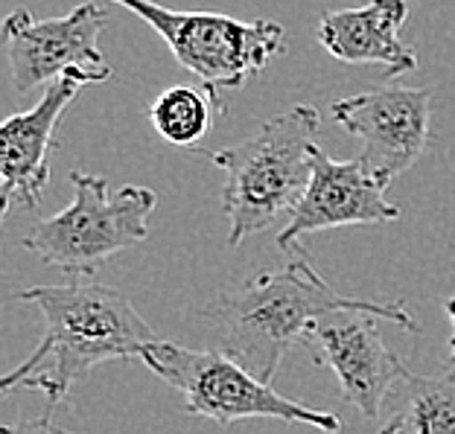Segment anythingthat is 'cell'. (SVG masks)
Instances as JSON below:
<instances>
[{
  "instance_id": "1",
  "label": "cell",
  "mask_w": 455,
  "mask_h": 434,
  "mask_svg": "<svg viewBox=\"0 0 455 434\" xmlns=\"http://www.w3.org/2000/svg\"><path fill=\"white\" fill-rule=\"evenodd\" d=\"M339 309L374 312L406 333H420L415 315L400 301H365L341 295L318 274L309 256H298L277 272H260L216 292L202 309V321L222 353L243 361L263 382H272L286 350L307 341L318 318Z\"/></svg>"
},
{
  "instance_id": "2",
  "label": "cell",
  "mask_w": 455,
  "mask_h": 434,
  "mask_svg": "<svg viewBox=\"0 0 455 434\" xmlns=\"http://www.w3.org/2000/svg\"><path fill=\"white\" fill-rule=\"evenodd\" d=\"M44 318V335L20 365L0 379V391L33 388L50 408L70 397L76 382L111 359H140L143 347L158 341L132 301L117 288L74 277L65 286H33L15 295Z\"/></svg>"
},
{
  "instance_id": "3",
  "label": "cell",
  "mask_w": 455,
  "mask_h": 434,
  "mask_svg": "<svg viewBox=\"0 0 455 434\" xmlns=\"http://www.w3.org/2000/svg\"><path fill=\"white\" fill-rule=\"evenodd\" d=\"M322 120L313 106H295L236 146L208 152L225 172L222 210L228 213V245L289 219L313 175V149Z\"/></svg>"
},
{
  "instance_id": "4",
  "label": "cell",
  "mask_w": 455,
  "mask_h": 434,
  "mask_svg": "<svg viewBox=\"0 0 455 434\" xmlns=\"http://www.w3.org/2000/svg\"><path fill=\"white\" fill-rule=\"evenodd\" d=\"M70 181L74 201L61 213L38 222L20 245L65 274L91 277L114 254L147 242L158 195L138 184H126L111 195L102 175L79 170L70 172Z\"/></svg>"
},
{
  "instance_id": "5",
  "label": "cell",
  "mask_w": 455,
  "mask_h": 434,
  "mask_svg": "<svg viewBox=\"0 0 455 434\" xmlns=\"http://www.w3.org/2000/svg\"><path fill=\"white\" fill-rule=\"evenodd\" d=\"M140 361L170 388L181 391L184 408L193 417H208L222 426L248 417H272L304 422L327 434L341 431V420L333 411L307 408L283 397L272 382H263L222 350H193L158 338L143 347Z\"/></svg>"
},
{
  "instance_id": "6",
  "label": "cell",
  "mask_w": 455,
  "mask_h": 434,
  "mask_svg": "<svg viewBox=\"0 0 455 434\" xmlns=\"http://www.w3.org/2000/svg\"><path fill=\"white\" fill-rule=\"evenodd\" d=\"M140 15L172 50L175 61L199 76L213 108L228 114L220 91H236L286 53V29L275 20H240L220 12H181L152 0H114Z\"/></svg>"
},
{
  "instance_id": "7",
  "label": "cell",
  "mask_w": 455,
  "mask_h": 434,
  "mask_svg": "<svg viewBox=\"0 0 455 434\" xmlns=\"http://www.w3.org/2000/svg\"><path fill=\"white\" fill-rule=\"evenodd\" d=\"M108 24L106 6L79 4L65 18H36L29 9H15L4 20V41L20 97L61 76H76L85 85L111 79V67L100 53V33Z\"/></svg>"
},
{
  "instance_id": "8",
  "label": "cell",
  "mask_w": 455,
  "mask_h": 434,
  "mask_svg": "<svg viewBox=\"0 0 455 434\" xmlns=\"http://www.w3.org/2000/svg\"><path fill=\"white\" fill-rule=\"evenodd\" d=\"M330 111L341 129L362 140L359 158L386 187L415 167L429 146V88H371L333 102Z\"/></svg>"
},
{
  "instance_id": "9",
  "label": "cell",
  "mask_w": 455,
  "mask_h": 434,
  "mask_svg": "<svg viewBox=\"0 0 455 434\" xmlns=\"http://www.w3.org/2000/svg\"><path fill=\"white\" fill-rule=\"evenodd\" d=\"M379 315L362 309H339L318 318L309 329V347L315 359L339 379L341 399L354 406L362 417L374 420L403 376V361L386 347L379 335Z\"/></svg>"
},
{
  "instance_id": "10",
  "label": "cell",
  "mask_w": 455,
  "mask_h": 434,
  "mask_svg": "<svg viewBox=\"0 0 455 434\" xmlns=\"http://www.w3.org/2000/svg\"><path fill=\"white\" fill-rule=\"evenodd\" d=\"M397 219L400 208L386 199V184L365 167V161H336L322 146H315L313 175L295 213L277 231V245L292 248L307 233L330 227L386 225Z\"/></svg>"
},
{
  "instance_id": "11",
  "label": "cell",
  "mask_w": 455,
  "mask_h": 434,
  "mask_svg": "<svg viewBox=\"0 0 455 434\" xmlns=\"http://www.w3.org/2000/svg\"><path fill=\"white\" fill-rule=\"evenodd\" d=\"M85 82L76 76H61L44 88V97L36 108L12 114L0 126V208L36 210L50 184V146L65 111Z\"/></svg>"
},
{
  "instance_id": "12",
  "label": "cell",
  "mask_w": 455,
  "mask_h": 434,
  "mask_svg": "<svg viewBox=\"0 0 455 434\" xmlns=\"http://www.w3.org/2000/svg\"><path fill=\"white\" fill-rule=\"evenodd\" d=\"M406 18V0H371L359 9H333L318 20V41L345 65H382L388 76L411 74L418 56L400 38Z\"/></svg>"
},
{
  "instance_id": "13",
  "label": "cell",
  "mask_w": 455,
  "mask_h": 434,
  "mask_svg": "<svg viewBox=\"0 0 455 434\" xmlns=\"http://www.w3.org/2000/svg\"><path fill=\"white\" fill-rule=\"evenodd\" d=\"M379 434H455V379L418 376L406 367L388 394Z\"/></svg>"
},
{
  "instance_id": "14",
  "label": "cell",
  "mask_w": 455,
  "mask_h": 434,
  "mask_svg": "<svg viewBox=\"0 0 455 434\" xmlns=\"http://www.w3.org/2000/svg\"><path fill=\"white\" fill-rule=\"evenodd\" d=\"M213 99L193 85H172L149 106V122L172 146H193L208 134L213 122Z\"/></svg>"
},
{
  "instance_id": "15",
  "label": "cell",
  "mask_w": 455,
  "mask_h": 434,
  "mask_svg": "<svg viewBox=\"0 0 455 434\" xmlns=\"http://www.w3.org/2000/svg\"><path fill=\"white\" fill-rule=\"evenodd\" d=\"M0 434H74V431L56 426L53 417L44 414L38 420H20V422H15V426H4Z\"/></svg>"
},
{
  "instance_id": "16",
  "label": "cell",
  "mask_w": 455,
  "mask_h": 434,
  "mask_svg": "<svg viewBox=\"0 0 455 434\" xmlns=\"http://www.w3.org/2000/svg\"><path fill=\"white\" fill-rule=\"evenodd\" d=\"M443 309H447L450 321H452V341H450V356H447V376L455 379V297H450L447 304H443Z\"/></svg>"
}]
</instances>
